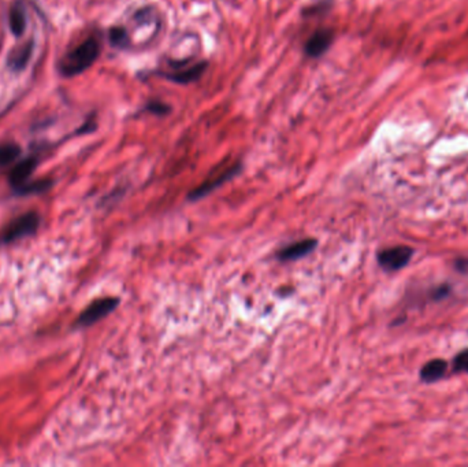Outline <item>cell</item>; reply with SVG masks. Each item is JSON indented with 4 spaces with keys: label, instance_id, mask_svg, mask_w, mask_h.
I'll return each instance as SVG.
<instances>
[{
    "label": "cell",
    "instance_id": "5",
    "mask_svg": "<svg viewBox=\"0 0 468 467\" xmlns=\"http://www.w3.org/2000/svg\"><path fill=\"white\" fill-rule=\"evenodd\" d=\"M207 66V62H197L191 66H185V62H177L175 66H173V70L156 71V76L163 77L165 80L175 84L185 86L200 80L202 76L206 73Z\"/></svg>",
    "mask_w": 468,
    "mask_h": 467
},
{
    "label": "cell",
    "instance_id": "18",
    "mask_svg": "<svg viewBox=\"0 0 468 467\" xmlns=\"http://www.w3.org/2000/svg\"><path fill=\"white\" fill-rule=\"evenodd\" d=\"M453 267L460 274H468V258L459 257L453 260Z\"/></svg>",
    "mask_w": 468,
    "mask_h": 467
},
{
    "label": "cell",
    "instance_id": "13",
    "mask_svg": "<svg viewBox=\"0 0 468 467\" xmlns=\"http://www.w3.org/2000/svg\"><path fill=\"white\" fill-rule=\"evenodd\" d=\"M108 37H110V43L113 44V47H117V48H125L130 43V37L128 35L126 29L122 26L111 28Z\"/></svg>",
    "mask_w": 468,
    "mask_h": 467
},
{
    "label": "cell",
    "instance_id": "2",
    "mask_svg": "<svg viewBox=\"0 0 468 467\" xmlns=\"http://www.w3.org/2000/svg\"><path fill=\"white\" fill-rule=\"evenodd\" d=\"M243 163L241 162H233L230 165H219L217 166L211 173L208 174L207 178L197 185L194 190L188 193V200L197 202L204 199L208 195H211L214 190L221 188L224 184L233 180L236 175L241 173Z\"/></svg>",
    "mask_w": 468,
    "mask_h": 467
},
{
    "label": "cell",
    "instance_id": "8",
    "mask_svg": "<svg viewBox=\"0 0 468 467\" xmlns=\"http://www.w3.org/2000/svg\"><path fill=\"white\" fill-rule=\"evenodd\" d=\"M316 245H318L316 239H303V240L288 244L278 251L277 260L279 262H293V260H301V258L310 255L312 251L316 248Z\"/></svg>",
    "mask_w": 468,
    "mask_h": 467
},
{
    "label": "cell",
    "instance_id": "7",
    "mask_svg": "<svg viewBox=\"0 0 468 467\" xmlns=\"http://www.w3.org/2000/svg\"><path fill=\"white\" fill-rule=\"evenodd\" d=\"M334 41V32L328 28H321L316 29L312 34L306 44H304V53L308 58H321L322 55H325L326 52L329 51L331 44Z\"/></svg>",
    "mask_w": 468,
    "mask_h": 467
},
{
    "label": "cell",
    "instance_id": "16",
    "mask_svg": "<svg viewBox=\"0 0 468 467\" xmlns=\"http://www.w3.org/2000/svg\"><path fill=\"white\" fill-rule=\"evenodd\" d=\"M452 370L453 373L468 374V347L454 355L452 361Z\"/></svg>",
    "mask_w": 468,
    "mask_h": 467
},
{
    "label": "cell",
    "instance_id": "6",
    "mask_svg": "<svg viewBox=\"0 0 468 467\" xmlns=\"http://www.w3.org/2000/svg\"><path fill=\"white\" fill-rule=\"evenodd\" d=\"M120 306L118 297H102L95 302H92L84 312L80 314L77 319V325L80 327H90L100 319L105 318L108 314L114 312Z\"/></svg>",
    "mask_w": 468,
    "mask_h": 467
},
{
    "label": "cell",
    "instance_id": "14",
    "mask_svg": "<svg viewBox=\"0 0 468 467\" xmlns=\"http://www.w3.org/2000/svg\"><path fill=\"white\" fill-rule=\"evenodd\" d=\"M142 111H145L148 114H152V116H156V117H165V116L170 114L172 106L165 103L162 101H150V102L144 104Z\"/></svg>",
    "mask_w": 468,
    "mask_h": 467
},
{
    "label": "cell",
    "instance_id": "1",
    "mask_svg": "<svg viewBox=\"0 0 468 467\" xmlns=\"http://www.w3.org/2000/svg\"><path fill=\"white\" fill-rule=\"evenodd\" d=\"M100 51L102 47L99 40L93 36L88 37L87 40L77 46L69 55H66L65 62L62 65L63 74L66 77H73L84 73L98 61Z\"/></svg>",
    "mask_w": 468,
    "mask_h": 467
},
{
    "label": "cell",
    "instance_id": "9",
    "mask_svg": "<svg viewBox=\"0 0 468 467\" xmlns=\"http://www.w3.org/2000/svg\"><path fill=\"white\" fill-rule=\"evenodd\" d=\"M36 166H37V159L32 156L18 162L17 165L11 169L10 175H9V181H10L11 187L14 190H18L24 184H26L29 177L35 172Z\"/></svg>",
    "mask_w": 468,
    "mask_h": 467
},
{
    "label": "cell",
    "instance_id": "12",
    "mask_svg": "<svg viewBox=\"0 0 468 467\" xmlns=\"http://www.w3.org/2000/svg\"><path fill=\"white\" fill-rule=\"evenodd\" d=\"M21 154V148L17 144H3L0 145V168L11 165Z\"/></svg>",
    "mask_w": 468,
    "mask_h": 467
},
{
    "label": "cell",
    "instance_id": "19",
    "mask_svg": "<svg viewBox=\"0 0 468 467\" xmlns=\"http://www.w3.org/2000/svg\"><path fill=\"white\" fill-rule=\"evenodd\" d=\"M29 56H31V46H28L25 50H24V52L21 53H18L17 58H16V62H14V66L17 68V69H19V68H22L25 63H26V61L29 59Z\"/></svg>",
    "mask_w": 468,
    "mask_h": 467
},
{
    "label": "cell",
    "instance_id": "10",
    "mask_svg": "<svg viewBox=\"0 0 468 467\" xmlns=\"http://www.w3.org/2000/svg\"><path fill=\"white\" fill-rule=\"evenodd\" d=\"M448 373V362L441 358H434L422 366L419 377L425 384H434L442 380Z\"/></svg>",
    "mask_w": 468,
    "mask_h": 467
},
{
    "label": "cell",
    "instance_id": "15",
    "mask_svg": "<svg viewBox=\"0 0 468 467\" xmlns=\"http://www.w3.org/2000/svg\"><path fill=\"white\" fill-rule=\"evenodd\" d=\"M50 180H43V181H35V183H26L22 187H19L16 192L19 195H31V193H41L44 190H48L51 187Z\"/></svg>",
    "mask_w": 468,
    "mask_h": 467
},
{
    "label": "cell",
    "instance_id": "17",
    "mask_svg": "<svg viewBox=\"0 0 468 467\" xmlns=\"http://www.w3.org/2000/svg\"><path fill=\"white\" fill-rule=\"evenodd\" d=\"M451 285L449 284H441L438 287L433 288L430 291V296H432V300L433 302H440V300H444L445 297H448L451 294Z\"/></svg>",
    "mask_w": 468,
    "mask_h": 467
},
{
    "label": "cell",
    "instance_id": "3",
    "mask_svg": "<svg viewBox=\"0 0 468 467\" xmlns=\"http://www.w3.org/2000/svg\"><path fill=\"white\" fill-rule=\"evenodd\" d=\"M40 222L41 217L36 211H28L19 215L0 232V244H10L35 235Z\"/></svg>",
    "mask_w": 468,
    "mask_h": 467
},
{
    "label": "cell",
    "instance_id": "4",
    "mask_svg": "<svg viewBox=\"0 0 468 467\" xmlns=\"http://www.w3.org/2000/svg\"><path fill=\"white\" fill-rule=\"evenodd\" d=\"M414 254L415 250L410 245H393L381 250L377 254V262L382 270L393 273L407 267Z\"/></svg>",
    "mask_w": 468,
    "mask_h": 467
},
{
    "label": "cell",
    "instance_id": "11",
    "mask_svg": "<svg viewBox=\"0 0 468 467\" xmlns=\"http://www.w3.org/2000/svg\"><path fill=\"white\" fill-rule=\"evenodd\" d=\"M10 28L16 36H21L26 29V14L21 6H14L10 11Z\"/></svg>",
    "mask_w": 468,
    "mask_h": 467
}]
</instances>
